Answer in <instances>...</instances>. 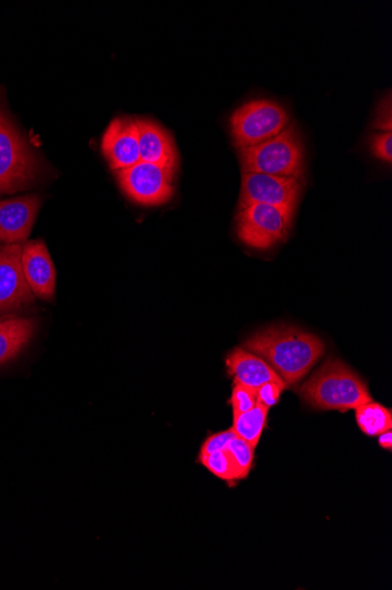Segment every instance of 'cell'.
I'll use <instances>...</instances> for the list:
<instances>
[{"label":"cell","mask_w":392,"mask_h":590,"mask_svg":"<svg viewBox=\"0 0 392 590\" xmlns=\"http://www.w3.org/2000/svg\"><path fill=\"white\" fill-rule=\"evenodd\" d=\"M101 149L115 172L134 167L141 161L139 131L136 119L113 120L101 140Z\"/></svg>","instance_id":"8fae6325"},{"label":"cell","mask_w":392,"mask_h":590,"mask_svg":"<svg viewBox=\"0 0 392 590\" xmlns=\"http://www.w3.org/2000/svg\"><path fill=\"white\" fill-rule=\"evenodd\" d=\"M36 319L5 316L0 320V368L17 359L30 345L36 333Z\"/></svg>","instance_id":"9a60e30c"},{"label":"cell","mask_w":392,"mask_h":590,"mask_svg":"<svg viewBox=\"0 0 392 590\" xmlns=\"http://www.w3.org/2000/svg\"><path fill=\"white\" fill-rule=\"evenodd\" d=\"M289 124V114L279 103L251 100L231 114V137L238 149L255 147L280 135Z\"/></svg>","instance_id":"5b68a950"},{"label":"cell","mask_w":392,"mask_h":590,"mask_svg":"<svg viewBox=\"0 0 392 590\" xmlns=\"http://www.w3.org/2000/svg\"><path fill=\"white\" fill-rule=\"evenodd\" d=\"M300 394L313 408L342 413L372 401L367 383L338 358L327 359Z\"/></svg>","instance_id":"7a4b0ae2"},{"label":"cell","mask_w":392,"mask_h":590,"mask_svg":"<svg viewBox=\"0 0 392 590\" xmlns=\"http://www.w3.org/2000/svg\"><path fill=\"white\" fill-rule=\"evenodd\" d=\"M18 244L0 246V316L30 309L35 295L24 276Z\"/></svg>","instance_id":"9c48e42d"},{"label":"cell","mask_w":392,"mask_h":590,"mask_svg":"<svg viewBox=\"0 0 392 590\" xmlns=\"http://www.w3.org/2000/svg\"><path fill=\"white\" fill-rule=\"evenodd\" d=\"M284 390V386L275 382H268L261 385L256 391L258 405L270 409L280 401L281 393Z\"/></svg>","instance_id":"603a6c76"},{"label":"cell","mask_w":392,"mask_h":590,"mask_svg":"<svg viewBox=\"0 0 392 590\" xmlns=\"http://www.w3.org/2000/svg\"><path fill=\"white\" fill-rule=\"evenodd\" d=\"M227 368L236 383L252 388L257 391L261 385L268 382L278 383L287 388L283 380L265 361L264 358L245 349L237 348L227 357Z\"/></svg>","instance_id":"5bb4252c"},{"label":"cell","mask_w":392,"mask_h":590,"mask_svg":"<svg viewBox=\"0 0 392 590\" xmlns=\"http://www.w3.org/2000/svg\"><path fill=\"white\" fill-rule=\"evenodd\" d=\"M235 414H241L252 410L257 405V394L250 386L235 382L233 394L230 398Z\"/></svg>","instance_id":"ffe728a7"},{"label":"cell","mask_w":392,"mask_h":590,"mask_svg":"<svg viewBox=\"0 0 392 590\" xmlns=\"http://www.w3.org/2000/svg\"><path fill=\"white\" fill-rule=\"evenodd\" d=\"M269 409L265 406L257 405L250 411L235 414L233 427L238 438L250 443L255 450L263 435Z\"/></svg>","instance_id":"e0dca14e"},{"label":"cell","mask_w":392,"mask_h":590,"mask_svg":"<svg viewBox=\"0 0 392 590\" xmlns=\"http://www.w3.org/2000/svg\"><path fill=\"white\" fill-rule=\"evenodd\" d=\"M197 460L201 466L212 472L214 477L228 482L230 485L242 480L241 472L235 459L231 458L226 450L216 451L205 456H198Z\"/></svg>","instance_id":"ac0fdd59"},{"label":"cell","mask_w":392,"mask_h":590,"mask_svg":"<svg viewBox=\"0 0 392 590\" xmlns=\"http://www.w3.org/2000/svg\"><path fill=\"white\" fill-rule=\"evenodd\" d=\"M294 211L266 205L239 209L237 233L253 249L267 250L288 238Z\"/></svg>","instance_id":"8992f818"},{"label":"cell","mask_w":392,"mask_h":590,"mask_svg":"<svg viewBox=\"0 0 392 590\" xmlns=\"http://www.w3.org/2000/svg\"><path fill=\"white\" fill-rule=\"evenodd\" d=\"M176 171L156 164L142 162L117 171L123 193L144 207L167 204L174 195L173 179Z\"/></svg>","instance_id":"52a82bcc"},{"label":"cell","mask_w":392,"mask_h":590,"mask_svg":"<svg viewBox=\"0 0 392 590\" xmlns=\"http://www.w3.org/2000/svg\"><path fill=\"white\" fill-rule=\"evenodd\" d=\"M237 434L233 429L222 431V433L211 435L205 442L202 443L199 456H205L216 451H222L227 447V444L231 439H235Z\"/></svg>","instance_id":"7402d4cb"},{"label":"cell","mask_w":392,"mask_h":590,"mask_svg":"<svg viewBox=\"0 0 392 590\" xmlns=\"http://www.w3.org/2000/svg\"><path fill=\"white\" fill-rule=\"evenodd\" d=\"M225 450L229 453L231 458L235 459V463L241 472L242 480L249 478L253 468L255 452L252 445L236 437L229 441Z\"/></svg>","instance_id":"d6986e66"},{"label":"cell","mask_w":392,"mask_h":590,"mask_svg":"<svg viewBox=\"0 0 392 590\" xmlns=\"http://www.w3.org/2000/svg\"><path fill=\"white\" fill-rule=\"evenodd\" d=\"M40 206L38 195L0 200V246H23L31 235Z\"/></svg>","instance_id":"30bf717a"},{"label":"cell","mask_w":392,"mask_h":590,"mask_svg":"<svg viewBox=\"0 0 392 590\" xmlns=\"http://www.w3.org/2000/svg\"><path fill=\"white\" fill-rule=\"evenodd\" d=\"M243 349L264 358L286 385H294L326 351L324 341L295 327H270L243 344Z\"/></svg>","instance_id":"6da1fadb"},{"label":"cell","mask_w":392,"mask_h":590,"mask_svg":"<svg viewBox=\"0 0 392 590\" xmlns=\"http://www.w3.org/2000/svg\"><path fill=\"white\" fill-rule=\"evenodd\" d=\"M379 443L383 450L391 452L392 450V434L391 430L385 431V433L379 435Z\"/></svg>","instance_id":"d4e9b609"},{"label":"cell","mask_w":392,"mask_h":590,"mask_svg":"<svg viewBox=\"0 0 392 590\" xmlns=\"http://www.w3.org/2000/svg\"><path fill=\"white\" fill-rule=\"evenodd\" d=\"M136 123L141 161L177 171L178 151L165 128L147 119H136Z\"/></svg>","instance_id":"4fadbf2b"},{"label":"cell","mask_w":392,"mask_h":590,"mask_svg":"<svg viewBox=\"0 0 392 590\" xmlns=\"http://www.w3.org/2000/svg\"><path fill=\"white\" fill-rule=\"evenodd\" d=\"M22 266L26 282L35 297L52 300L55 294L56 273L46 242L36 239L24 243Z\"/></svg>","instance_id":"7c38bea8"},{"label":"cell","mask_w":392,"mask_h":590,"mask_svg":"<svg viewBox=\"0 0 392 590\" xmlns=\"http://www.w3.org/2000/svg\"><path fill=\"white\" fill-rule=\"evenodd\" d=\"M374 127L377 128V131H381L382 133L392 132V110L390 95L384 98L379 105V108H377Z\"/></svg>","instance_id":"cb8c5ba5"},{"label":"cell","mask_w":392,"mask_h":590,"mask_svg":"<svg viewBox=\"0 0 392 590\" xmlns=\"http://www.w3.org/2000/svg\"><path fill=\"white\" fill-rule=\"evenodd\" d=\"M39 175L37 153L0 107V196L31 188Z\"/></svg>","instance_id":"277c9868"},{"label":"cell","mask_w":392,"mask_h":590,"mask_svg":"<svg viewBox=\"0 0 392 590\" xmlns=\"http://www.w3.org/2000/svg\"><path fill=\"white\" fill-rule=\"evenodd\" d=\"M371 152L379 160L391 163L392 162V134L381 133L371 136L370 142Z\"/></svg>","instance_id":"44dd1931"},{"label":"cell","mask_w":392,"mask_h":590,"mask_svg":"<svg viewBox=\"0 0 392 590\" xmlns=\"http://www.w3.org/2000/svg\"><path fill=\"white\" fill-rule=\"evenodd\" d=\"M242 174L260 172L274 176L301 179L304 170L303 144L295 124L258 146L239 149Z\"/></svg>","instance_id":"3957f363"},{"label":"cell","mask_w":392,"mask_h":590,"mask_svg":"<svg viewBox=\"0 0 392 590\" xmlns=\"http://www.w3.org/2000/svg\"><path fill=\"white\" fill-rule=\"evenodd\" d=\"M301 189V182L295 177L246 172L242 174L239 209L266 205L295 211Z\"/></svg>","instance_id":"ba28073f"},{"label":"cell","mask_w":392,"mask_h":590,"mask_svg":"<svg viewBox=\"0 0 392 590\" xmlns=\"http://www.w3.org/2000/svg\"><path fill=\"white\" fill-rule=\"evenodd\" d=\"M356 410V422L363 433L379 437L392 429V411L374 401L365 403Z\"/></svg>","instance_id":"2e32d148"}]
</instances>
